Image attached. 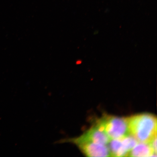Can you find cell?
Wrapping results in <instances>:
<instances>
[{
    "instance_id": "4",
    "label": "cell",
    "mask_w": 157,
    "mask_h": 157,
    "mask_svg": "<svg viewBox=\"0 0 157 157\" xmlns=\"http://www.w3.org/2000/svg\"><path fill=\"white\" fill-rule=\"evenodd\" d=\"M81 151L88 157L111 156L107 145L92 142H83L76 143Z\"/></svg>"
},
{
    "instance_id": "6",
    "label": "cell",
    "mask_w": 157,
    "mask_h": 157,
    "mask_svg": "<svg viewBox=\"0 0 157 157\" xmlns=\"http://www.w3.org/2000/svg\"><path fill=\"white\" fill-rule=\"evenodd\" d=\"M148 143L154 152L157 154V136L155 137Z\"/></svg>"
},
{
    "instance_id": "5",
    "label": "cell",
    "mask_w": 157,
    "mask_h": 157,
    "mask_svg": "<svg viewBox=\"0 0 157 157\" xmlns=\"http://www.w3.org/2000/svg\"><path fill=\"white\" fill-rule=\"evenodd\" d=\"M156 154L148 143L139 142L129 152L128 156L131 157H154Z\"/></svg>"
},
{
    "instance_id": "3",
    "label": "cell",
    "mask_w": 157,
    "mask_h": 157,
    "mask_svg": "<svg viewBox=\"0 0 157 157\" xmlns=\"http://www.w3.org/2000/svg\"><path fill=\"white\" fill-rule=\"evenodd\" d=\"M110 140L106 134L95 124L81 136L70 140L75 144L80 142H92L107 145Z\"/></svg>"
},
{
    "instance_id": "2",
    "label": "cell",
    "mask_w": 157,
    "mask_h": 157,
    "mask_svg": "<svg viewBox=\"0 0 157 157\" xmlns=\"http://www.w3.org/2000/svg\"><path fill=\"white\" fill-rule=\"evenodd\" d=\"M96 125L110 139H119L130 135L128 118L105 115Z\"/></svg>"
},
{
    "instance_id": "1",
    "label": "cell",
    "mask_w": 157,
    "mask_h": 157,
    "mask_svg": "<svg viewBox=\"0 0 157 157\" xmlns=\"http://www.w3.org/2000/svg\"><path fill=\"white\" fill-rule=\"evenodd\" d=\"M128 118L130 135L138 142L148 143L157 136V118L154 115L143 113Z\"/></svg>"
}]
</instances>
